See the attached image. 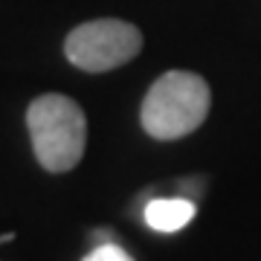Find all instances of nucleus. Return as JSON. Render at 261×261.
Here are the masks:
<instances>
[{
  "label": "nucleus",
  "instance_id": "obj_1",
  "mask_svg": "<svg viewBox=\"0 0 261 261\" xmlns=\"http://www.w3.org/2000/svg\"><path fill=\"white\" fill-rule=\"evenodd\" d=\"M209 105L212 93L200 75L189 70H168L145 93L140 122L148 137L171 142L200 128L209 113Z\"/></svg>",
  "mask_w": 261,
  "mask_h": 261
},
{
  "label": "nucleus",
  "instance_id": "obj_2",
  "mask_svg": "<svg viewBox=\"0 0 261 261\" xmlns=\"http://www.w3.org/2000/svg\"><path fill=\"white\" fill-rule=\"evenodd\" d=\"M27 128L35 160L44 171L64 174L75 168L87 145V119L79 102L61 93H44L27 108Z\"/></svg>",
  "mask_w": 261,
  "mask_h": 261
},
{
  "label": "nucleus",
  "instance_id": "obj_3",
  "mask_svg": "<svg viewBox=\"0 0 261 261\" xmlns=\"http://www.w3.org/2000/svg\"><path fill=\"white\" fill-rule=\"evenodd\" d=\"M142 49V32L128 20L99 18L84 20L67 35L64 56L67 61L84 73H108L128 64Z\"/></svg>",
  "mask_w": 261,
  "mask_h": 261
},
{
  "label": "nucleus",
  "instance_id": "obj_4",
  "mask_svg": "<svg viewBox=\"0 0 261 261\" xmlns=\"http://www.w3.org/2000/svg\"><path fill=\"white\" fill-rule=\"evenodd\" d=\"M142 218L154 232H177L186 224H192L195 200H189V197H157V200L145 203Z\"/></svg>",
  "mask_w": 261,
  "mask_h": 261
},
{
  "label": "nucleus",
  "instance_id": "obj_5",
  "mask_svg": "<svg viewBox=\"0 0 261 261\" xmlns=\"http://www.w3.org/2000/svg\"><path fill=\"white\" fill-rule=\"evenodd\" d=\"M84 261H134V258L116 241H105V244H96L93 252L84 255Z\"/></svg>",
  "mask_w": 261,
  "mask_h": 261
}]
</instances>
